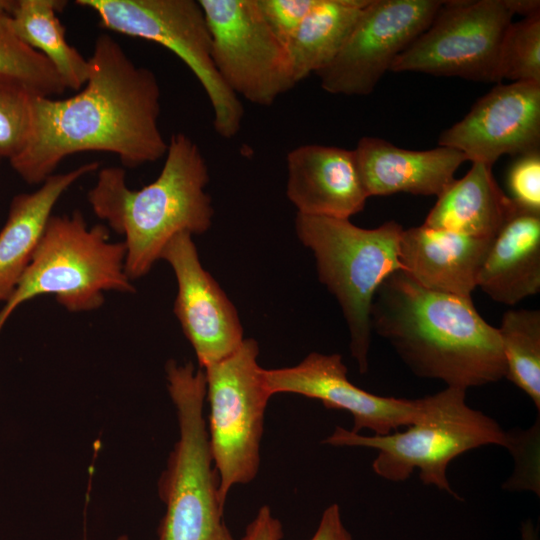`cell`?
I'll list each match as a JSON object with an SVG mask.
<instances>
[{"instance_id":"obj_27","label":"cell","mask_w":540,"mask_h":540,"mask_svg":"<svg viewBox=\"0 0 540 540\" xmlns=\"http://www.w3.org/2000/svg\"><path fill=\"white\" fill-rule=\"evenodd\" d=\"M34 94L23 82L0 75V154L3 159L15 157L25 145Z\"/></svg>"},{"instance_id":"obj_17","label":"cell","mask_w":540,"mask_h":540,"mask_svg":"<svg viewBox=\"0 0 540 540\" xmlns=\"http://www.w3.org/2000/svg\"><path fill=\"white\" fill-rule=\"evenodd\" d=\"M357 165L369 197L399 192L439 196L468 161L457 149L438 146L407 150L377 137H362L355 149Z\"/></svg>"},{"instance_id":"obj_12","label":"cell","mask_w":540,"mask_h":540,"mask_svg":"<svg viewBox=\"0 0 540 540\" xmlns=\"http://www.w3.org/2000/svg\"><path fill=\"white\" fill-rule=\"evenodd\" d=\"M443 1L370 0L335 58L315 74L331 94L372 93L394 60L430 25Z\"/></svg>"},{"instance_id":"obj_21","label":"cell","mask_w":540,"mask_h":540,"mask_svg":"<svg viewBox=\"0 0 540 540\" xmlns=\"http://www.w3.org/2000/svg\"><path fill=\"white\" fill-rule=\"evenodd\" d=\"M519 209L494 179L492 167L473 162L464 177L455 179L438 196L422 225L494 239Z\"/></svg>"},{"instance_id":"obj_13","label":"cell","mask_w":540,"mask_h":540,"mask_svg":"<svg viewBox=\"0 0 540 540\" xmlns=\"http://www.w3.org/2000/svg\"><path fill=\"white\" fill-rule=\"evenodd\" d=\"M271 395L293 393L317 399L328 409L345 410L353 417L351 431L367 429L386 435L417 421L424 398L406 399L372 394L354 385L339 354L312 352L292 367L264 369Z\"/></svg>"},{"instance_id":"obj_14","label":"cell","mask_w":540,"mask_h":540,"mask_svg":"<svg viewBox=\"0 0 540 540\" xmlns=\"http://www.w3.org/2000/svg\"><path fill=\"white\" fill-rule=\"evenodd\" d=\"M161 259L177 280L174 313L192 345L199 367L232 354L245 339L238 312L216 280L205 270L188 232L175 235Z\"/></svg>"},{"instance_id":"obj_26","label":"cell","mask_w":540,"mask_h":540,"mask_svg":"<svg viewBox=\"0 0 540 540\" xmlns=\"http://www.w3.org/2000/svg\"><path fill=\"white\" fill-rule=\"evenodd\" d=\"M503 80L540 83V16L523 18L507 28L497 67V83Z\"/></svg>"},{"instance_id":"obj_33","label":"cell","mask_w":540,"mask_h":540,"mask_svg":"<svg viewBox=\"0 0 540 540\" xmlns=\"http://www.w3.org/2000/svg\"><path fill=\"white\" fill-rule=\"evenodd\" d=\"M521 540H537V533L530 521L525 522L522 526Z\"/></svg>"},{"instance_id":"obj_25","label":"cell","mask_w":540,"mask_h":540,"mask_svg":"<svg viewBox=\"0 0 540 540\" xmlns=\"http://www.w3.org/2000/svg\"><path fill=\"white\" fill-rule=\"evenodd\" d=\"M15 0H0V75L15 78L36 94L55 97L67 90L52 64L14 32L10 13Z\"/></svg>"},{"instance_id":"obj_30","label":"cell","mask_w":540,"mask_h":540,"mask_svg":"<svg viewBox=\"0 0 540 540\" xmlns=\"http://www.w3.org/2000/svg\"><path fill=\"white\" fill-rule=\"evenodd\" d=\"M284 536L280 520L268 505L261 506L247 525L240 540H282Z\"/></svg>"},{"instance_id":"obj_1","label":"cell","mask_w":540,"mask_h":540,"mask_svg":"<svg viewBox=\"0 0 540 540\" xmlns=\"http://www.w3.org/2000/svg\"><path fill=\"white\" fill-rule=\"evenodd\" d=\"M88 62L87 81L75 95L32 96L25 145L9 160L27 184L41 185L65 158L80 152L112 153L129 168L165 156L155 73L135 64L108 34L96 38Z\"/></svg>"},{"instance_id":"obj_2","label":"cell","mask_w":540,"mask_h":540,"mask_svg":"<svg viewBox=\"0 0 540 540\" xmlns=\"http://www.w3.org/2000/svg\"><path fill=\"white\" fill-rule=\"evenodd\" d=\"M371 327L418 377L467 390L506 376L498 328L472 298L424 288L402 270L378 287Z\"/></svg>"},{"instance_id":"obj_16","label":"cell","mask_w":540,"mask_h":540,"mask_svg":"<svg viewBox=\"0 0 540 540\" xmlns=\"http://www.w3.org/2000/svg\"><path fill=\"white\" fill-rule=\"evenodd\" d=\"M286 195L298 214L349 219L369 198L354 150L306 144L286 156Z\"/></svg>"},{"instance_id":"obj_4","label":"cell","mask_w":540,"mask_h":540,"mask_svg":"<svg viewBox=\"0 0 540 540\" xmlns=\"http://www.w3.org/2000/svg\"><path fill=\"white\" fill-rule=\"evenodd\" d=\"M407 427L367 436L337 426L322 443L375 449L378 455L372 468L381 478L402 482L418 469L424 484L458 497L447 478L452 460L486 445L505 447L516 457L527 437V432L517 436L504 431L493 418L467 404L466 390L454 387L424 397L419 419Z\"/></svg>"},{"instance_id":"obj_3","label":"cell","mask_w":540,"mask_h":540,"mask_svg":"<svg viewBox=\"0 0 540 540\" xmlns=\"http://www.w3.org/2000/svg\"><path fill=\"white\" fill-rule=\"evenodd\" d=\"M158 177L136 190L121 167L98 170L87 199L95 215L124 236L125 271L130 280L150 272L168 242L181 232L202 234L214 209L205 191L209 170L198 145L186 134L168 140Z\"/></svg>"},{"instance_id":"obj_32","label":"cell","mask_w":540,"mask_h":540,"mask_svg":"<svg viewBox=\"0 0 540 540\" xmlns=\"http://www.w3.org/2000/svg\"><path fill=\"white\" fill-rule=\"evenodd\" d=\"M513 15L519 14L523 18L540 16L539 0H505Z\"/></svg>"},{"instance_id":"obj_24","label":"cell","mask_w":540,"mask_h":540,"mask_svg":"<svg viewBox=\"0 0 540 540\" xmlns=\"http://www.w3.org/2000/svg\"><path fill=\"white\" fill-rule=\"evenodd\" d=\"M506 378L540 410V311L508 310L498 327Z\"/></svg>"},{"instance_id":"obj_35","label":"cell","mask_w":540,"mask_h":540,"mask_svg":"<svg viewBox=\"0 0 540 540\" xmlns=\"http://www.w3.org/2000/svg\"><path fill=\"white\" fill-rule=\"evenodd\" d=\"M2 159H3V157H2L1 154H0V163H1Z\"/></svg>"},{"instance_id":"obj_9","label":"cell","mask_w":540,"mask_h":540,"mask_svg":"<svg viewBox=\"0 0 540 540\" xmlns=\"http://www.w3.org/2000/svg\"><path fill=\"white\" fill-rule=\"evenodd\" d=\"M94 11L109 31L169 49L195 75L213 110L216 133L230 139L241 128L244 109L225 85L212 58L209 27L198 0H77Z\"/></svg>"},{"instance_id":"obj_23","label":"cell","mask_w":540,"mask_h":540,"mask_svg":"<svg viewBox=\"0 0 540 540\" xmlns=\"http://www.w3.org/2000/svg\"><path fill=\"white\" fill-rule=\"evenodd\" d=\"M66 5L61 0H15L10 16L20 40L52 64L67 89L79 91L87 81L89 62L66 40L57 17Z\"/></svg>"},{"instance_id":"obj_22","label":"cell","mask_w":540,"mask_h":540,"mask_svg":"<svg viewBox=\"0 0 540 540\" xmlns=\"http://www.w3.org/2000/svg\"><path fill=\"white\" fill-rule=\"evenodd\" d=\"M370 0H317L287 45L297 83L328 65Z\"/></svg>"},{"instance_id":"obj_20","label":"cell","mask_w":540,"mask_h":540,"mask_svg":"<svg viewBox=\"0 0 540 540\" xmlns=\"http://www.w3.org/2000/svg\"><path fill=\"white\" fill-rule=\"evenodd\" d=\"M493 301L515 305L540 292V214L519 209L493 239L477 277Z\"/></svg>"},{"instance_id":"obj_8","label":"cell","mask_w":540,"mask_h":540,"mask_svg":"<svg viewBox=\"0 0 540 540\" xmlns=\"http://www.w3.org/2000/svg\"><path fill=\"white\" fill-rule=\"evenodd\" d=\"M258 355L257 341L244 339L232 354L203 369L209 445L224 502L235 485L253 481L260 467L264 416L272 395Z\"/></svg>"},{"instance_id":"obj_34","label":"cell","mask_w":540,"mask_h":540,"mask_svg":"<svg viewBox=\"0 0 540 540\" xmlns=\"http://www.w3.org/2000/svg\"><path fill=\"white\" fill-rule=\"evenodd\" d=\"M116 540H129L127 535H120Z\"/></svg>"},{"instance_id":"obj_5","label":"cell","mask_w":540,"mask_h":540,"mask_svg":"<svg viewBox=\"0 0 540 540\" xmlns=\"http://www.w3.org/2000/svg\"><path fill=\"white\" fill-rule=\"evenodd\" d=\"M168 392L175 406L179 438L158 480L165 513L157 540H235L224 521L204 416L206 379L192 362L165 365Z\"/></svg>"},{"instance_id":"obj_28","label":"cell","mask_w":540,"mask_h":540,"mask_svg":"<svg viewBox=\"0 0 540 540\" xmlns=\"http://www.w3.org/2000/svg\"><path fill=\"white\" fill-rule=\"evenodd\" d=\"M510 198L522 210L540 214V150L517 156L507 174Z\"/></svg>"},{"instance_id":"obj_29","label":"cell","mask_w":540,"mask_h":540,"mask_svg":"<svg viewBox=\"0 0 540 540\" xmlns=\"http://www.w3.org/2000/svg\"><path fill=\"white\" fill-rule=\"evenodd\" d=\"M316 2L317 0H256L266 24L286 47Z\"/></svg>"},{"instance_id":"obj_11","label":"cell","mask_w":540,"mask_h":540,"mask_svg":"<svg viewBox=\"0 0 540 540\" xmlns=\"http://www.w3.org/2000/svg\"><path fill=\"white\" fill-rule=\"evenodd\" d=\"M211 35L212 58L238 97L271 106L298 83L287 47L263 19L256 0H198Z\"/></svg>"},{"instance_id":"obj_18","label":"cell","mask_w":540,"mask_h":540,"mask_svg":"<svg viewBox=\"0 0 540 540\" xmlns=\"http://www.w3.org/2000/svg\"><path fill=\"white\" fill-rule=\"evenodd\" d=\"M492 241L421 225L403 229L399 260L402 271L422 287L472 298Z\"/></svg>"},{"instance_id":"obj_10","label":"cell","mask_w":540,"mask_h":540,"mask_svg":"<svg viewBox=\"0 0 540 540\" xmlns=\"http://www.w3.org/2000/svg\"><path fill=\"white\" fill-rule=\"evenodd\" d=\"M513 17L505 0L443 1L390 71L497 83L501 44Z\"/></svg>"},{"instance_id":"obj_31","label":"cell","mask_w":540,"mask_h":540,"mask_svg":"<svg viewBox=\"0 0 540 540\" xmlns=\"http://www.w3.org/2000/svg\"><path fill=\"white\" fill-rule=\"evenodd\" d=\"M310 540H354L344 525L338 504L333 503L323 511Z\"/></svg>"},{"instance_id":"obj_6","label":"cell","mask_w":540,"mask_h":540,"mask_svg":"<svg viewBox=\"0 0 540 540\" xmlns=\"http://www.w3.org/2000/svg\"><path fill=\"white\" fill-rule=\"evenodd\" d=\"M123 242L105 225L89 226L80 211L52 215L16 289L0 309V332L14 311L41 295H53L69 312L101 307L105 293H133Z\"/></svg>"},{"instance_id":"obj_19","label":"cell","mask_w":540,"mask_h":540,"mask_svg":"<svg viewBox=\"0 0 540 540\" xmlns=\"http://www.w3.org/2000/svg\"><path fill=\"white\" fill-rule=\"evenodd\" d=\"M98 170L99 162H87L51 175L34 192L12 198L0 230V302L16 289L58 200L75 182Z\"/></svg>"},{"instance_id":"obj_15","label":"cell","mask_w":540,"mask_h":540,"mask_svg":"<svg viewBox=\"0 0 540 540\" xmlns=\"http://www.w3.org/2000/svg\"><path fill=\"white\" fill-rule=\"evenodd\" d=\"M438 144L490 167L504 154L539 150L540 83H497L462 120L440 134Z\"/></svg>"},{"instance_id":"obj_7","label":"cell","mask_w":540,"mask_h":540,"mask_svg":"<svg viewBox=\"0 0 540 540\" xmlns=\"http://www.w3.org/2000/svg\"><path fill=\"white\" fill-rule=\"evenodd\" d=\"M295 231L316 259L318 278L336 297L347 322L350 351L360 373L369 367L371 306L380 284L402 270V226L390 220L373 229L349 219L298 214Z\"/></svg>"}]
</instances>
